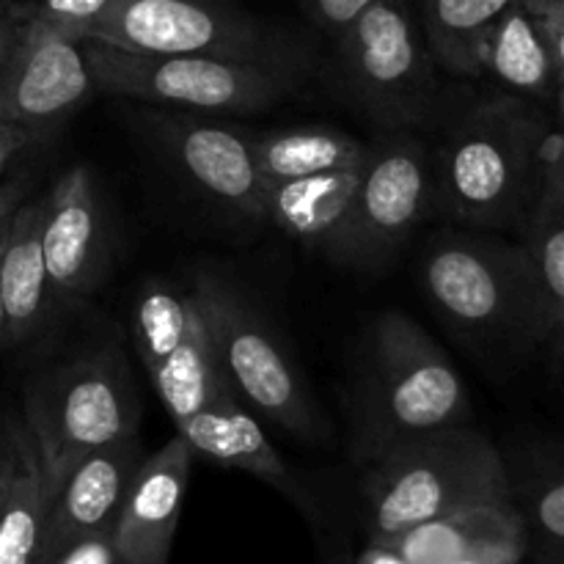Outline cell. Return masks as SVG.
Instances as JSON below:
<instances>
[{
	"instance_id": "obj_15",
	"label": "cell",
	"mask_w": 564,
	"mask_h": 564,
	"mask_svg": "<svg viewBox=\"0 0 564 564\" xmlns=\"http://www.w3.org/2000/svg\"><path fill=\"white\" fill-rule=\"evenodd\" d=\"M141 457V441L138 435H130L88 455L66 474L44 521L36 564H50L72 540L113 529L121 499Z\"/></svg>"
},
{
	"instance_id": "obj_11",
	"label": "cell",
	"mask_w": 564,
	"mask_h": 564,
	"mask_svg": "<svg viewBox=\"0 0 564 564\" xmlns=\"http://www.w3.org/2000/svg\"><path fill=\"white\" fill-rule=\"evenodd\" d=\"M154 147L209 202L248 220H264V180L259 174L253 132L213 113L152 108L138 113Z\"/></svg>"
},
{
	"instance_id": "obj_13",
	"label": "cell",
	"mask_w": 564,
	"mask_h": 564,
	"mask_svg": "<svg viewBox=\"0 0 564 564\" xmlns=\"http://www.w3.org/2000/svg\"><path fill=\"white\" fill-rule=\"evenodd\" d=\"M42 202V248L55 306H77L97 292L110 264L108 218L91 169H66Z\"/></svg>"
},
{
	"instance_id": "obj_38",
	"label": "cell",
	"mask_w": 564,
	"mask_h": 564,
	"mask_svg": "<svg viewBox=\"0 0 564 564\" xmlns=\"http://www.w3.org/2000/svg\"><path fill=\"white\" fill-rule=\"evenodd\" d=\"M3 350H9V336H6V314H3V303H0V352Z\"/></svg>"
},
{
	"instance_id": "obj_29",
	"label": "cell",
	"mask_w": 564,
	"mask_h": 564,
	"mask_svg": "<svg viewBox=\"0 0 564 564\" xmlns=\"http://www.w3.org/2000/svg\"><path fill=\"white\" fill-rule=\"evenodd\" d=\"M50 564H119L113 529H105V532H94L86 534V538L72 540L69 545H64V549L50 560Z\"/></svg>"
},
{
	"instance_id": "obj_4",
	"label": "cell",
	"mask_w": 564,
	"mask_h": 564,
	"mask_svg": "<svg viewBox=\"0 0 564 564\" xmlns=\"http://www.w3.org/2000/svg\"><path fill=\"white\" fill-rule=\"evenodd\" d=\"M364 507L372 543L466 507L516 505L507 463L471 424L405 441L369 463Z\"/></svg>"
},
{
	"instance_id": "obj_34",
	"label": "cell",
	"mask_w": 564,
	"mask_h": 564,
	"mask_svg": "<svg viewBox=\"0 0 564 564\" xmlns=\"http://www.w3.org/2000/svg\"><path fill=\"white\" fill-rule=\"evenodd\" d=\"M31 176H11V180L0 182V240H3L6 229H9L11 218L20 209V204L25 202L28 193H31Z\"/></svg>"
},
{
	"instance_id": "obj_8",
	"label": "cell",
	"mask_w": 564,
	"mask_h": 564,
	"mask_svg": "<svg viewBox=\"0 0 564 564\" xmlns=\"http://www.w3.org/2000/svg\"><path fill=\"white\" fill-rule=\"evenodd\" d=\"M336 39L341 86L386 130L430 119L438 80L419 0H372Z\"/></svg>"
},
{
	"instance_id": "obj_33",
	"label": "cell",
	"mask_w": 564,
	"mask_h": 564,
	"mask_svg": "<svg viewBox=\"0 0 564 564\" xmlns=\"http://www.w3.org/2000/svg\"><path fill=\"white\" fill-rule=\"evenodd\" d=\"M538 20L543 22L545 36L554 47L556 64H560L562 83H564V0H527Z\"/></svg>"
},
{
	"instance_id": "obj_39",
	"label": "cell",
	"mask_w": 564,
	"mask_h": 564,
	"mask_svg": "<svg viewBox=\"0 0 564 564\" xmlns=\"http://www.w3.org/2000/svg\"><path fill=\"white\" fill-rule=\"evenodd\" d=\"M452 564H521V562H496V560H463V562H452Z\"/></svg>"
},
{
	"instance_id": "obj_41",
	"label": "cell",
	"mask_w": 564,
	"mask_h": 564,
	"mask_svg": "<svg viewBox=\"0 0 564 564\" xmlns=\"http://www.w3.org/2000/svg\"><path fill=\"white\" fill-rule=\"evenodd\" d=\"M543 564H564V556H551V560H545Z\"/></svg>"
},
{
	"instance_id": "obj_9",
	"label": "cell",
	"mask_w": 564,
	"mask_h": 564,
	"mask_svg": "<svg viewBox=\"0 0 564 564\" xmlns=\"http://www.w3.org/2000/svg\"><path fill=\"white\" fill-rule=\"evenodd\" d=\"M83 39L127 53L218 55L301 72V53L229 0H119Z\"/></svg>"
},
{
	"instance_id": "obj_23",
	"label": "cell",
	"mask_w": 564,
	"mask_h": 564,
	"mask_svg": "<svg viewBox=\"0 0 564 564\" xmlns=\"http://www.w3.org/2000/svg\"><path fill=\"white\" fill-rule=\"evenodd\" d=\"M11 438L14 468L0 521V564H36L55 485L44 474L42 457L22 419H11Z\"/></svg>"
},
{
	"instance_id": "obj_16",
	"label": "cell",
	"mask_w": 564,
	"mask_h": 564,
	"mask_svg": "<svg viewBox=\"0 0 564 564\" xmlns=\"http://www.w3.org/2000/svg\"><path fill=\"white\" fill-rule=\"evenodd\" d=\"M378 543L394 549L408 564L521 562L527 554V518L516 505L466 507Z\"/></svg>"
},
{
	"instance_id": "obj_5",
	"label": "cell",
	"mask_w": 564,
	"mask_h": 564,
	"mask_svg": "<svg viewBox=\"0 0 564 564\" xmlns=\"http://www.w3.org/2000/svg\"><path fill=\"white\" fill-rule=\"evenodd\" d=\"M22 422L55 490L88 455L138 435L135 380L121 347L105 341L36 375Z\"/></svg>"
},
{
	"instance_id": "obj_18",
	"label": "cell",
	"mask_w": 564,
	"mask_h": 564,
	"mask_svg": "<svg viewBox=\"0 0 564 564\" xmlns=\"http://www.w3.org/2000/svg\"><path fill=\"white\" fill-rule=\"evenodd\" d=\"M538 270L549 312V356L564 369V130L556 127L545 143L543 176L534 193L521 237Z\"/></svg>"
},
{
	"instance_id": "obj_12",
	"label": "cell",
	"mask_w": 564,
	"mask_h": 564,
	"mask_svg": "<svg viewBox=\"0 0 564 564\" xmlns=\"http://www.w3.org/2000/svg\"><path fill=\"white\" fill-rule=\"evenodd\" d=\"M94 91L86 39L31 14L20 53L0 75V124L50 132Z\"/></svg>"
},
{
	"instance_id": "obj_3",
	"label": "cell",
	"mask_w": 564,
	"mask_h": 564,
	"mask_svg": "<svg viewBox=\"0 0 564 564\" xmlns=\"http://www.w3.org/2000/svg\"><path fill=\"white\" fill-rule=\"evenodd\" d=\"M468 422V389L444 347L408 314H380L356 394V463L369 466L405 441Z\"/></svg>"
},
{
	"instance_id": "obj_22",
	"label": "cell",
	"mask_w": 564,
	"mask_h": 564,
	"mask_svg": "<svg viewBox=\"0 0 564 564\" xmlns=\"http://www.w3.org/2000/svg\"><path fill=\"white\" fill-rule=\"evenodd\" d=\"M259 174L264 187L275 182L303 180L328 171L361 169L372 154V143L352 138L334 127H286L257 135L253 132Z\"/></svg>"
},
{
	"instance_id": "obj_30",
	"label": "cell",
	"mask_w": 564,
	"mask_h": 564,
	"mask_svg": "<svg viewBox=\"0 0 564 564\" xmlns=\"http://www.w3.org/2000/svg\"><path fill=\"white\" fill-rule=\"evenodd\" d=\"M372 0H301V9L319 31L339 36Z\"/></svg>"
},
{
	"instance_id": "obj_36",
	"label": "cell",
	"mask_w": 564,
	"mask_h": 564,
	"mask_svg": "<svg viewBox=\"0 0 564 564\" xmlns=\"http://www.w3.org/2000/svg\"><path fill=\"white\" fill-rule=\"evenodd\" d=\"M356 564H408V562L402 560L394 549H389V545L369 543V549L364 551L361 560H358Z\"/></svg>"
},
{
	"instance_id": "obj_28",
	"label": "cell",
	"mask_w": 564,
	"mask_h": 564,
	"mask_svg": "<svg viewBox=\"0 0 564 564\" xmlns=\"http://www.w3.org/2000/svg\"><path fill=\"white\" fill-rule=\"evenodd\" d=\"M529 518L551 540L564 545V468L545 477L529 496Z\"/></svg>"
},
{
	"instance_id": "obj_21",
	"label": "cell",
	"mask_w": 564,
	"mask_h": 564,
	"mask_svg": "<svg viewBox=\"0 0 564 564\" xmlns=\"http://www.w3.org/2000/svg\"><path fill=\"white\" fill-rule=\"evenodd\" d=\"M367 165L361 169L328 171L303 180L275 182L264 191V220L284 235L319 251L330 231L341 224Z\"/></svg>"
},
{
	"instance_id": "obj_24",
	"label": "cell",
	"mask_w": 564,
	"mask_h": 564,
	"mask_svg": "<svg viewBox=\"0 0 564 564\" xmlns=\"http://www.w3.org/2000/svg\"><path fill=\"white\" fill-rule=\"evenodd\" d=\"M516 0H419V20L435 64L455 77H482L490 31Z\"/></svg>"
},
{
	"instance_id": "obj_2",
	"label": "cell",
	"mask_w": 564,
	"mask_h": 564,
	"mask_svg": "<svg viewBox=\"0 0 564 564\" xmlns=\"http://www.w3.org/2000/svg\"><path fill=\"white\" fill-rule=\"evenodd\" d=\"M430 306L463 339L521 358L549 352L551 328L538 270L518 237L499 231H435L419 257Z\"/></svg>"
},
{
	"instance_id": "obj_40",
	"label": "cell",
	"mask_w": 564,
	"mask_h": 564,
	"mask_svg": "<svg viewBox=\"0 0 564 564\" xmlns=\"http://www.w3.org/2000/svg\"><path fill=\"white\" fill-rule=\"evenodd\" d=\"M17 0H0V11H6V9H11V6H14Z\"/></svg>"
},
{
	"instance_id": "obj_35",
	"label": "cell",
	"mask_w": 564,
	"mask_h": 564,
	"mask_svg": "<svg viewBox=\"0 0 564 564\" xmlns=\"http://www.w3.org/2000/svg\"><path fill=\"white\" fill-rule=\"evenodd\" d=\"M11 468H14V438H11V419L0 427V521H3L6 499H9Z\"/></svg>"
},
{
	"instance_id": "obj_20",
	"label": "cell",
	"mask_w": 564,
	"mask_h": 564,
	"mask_svg": "<svg viewBox=\"0 0 564 564\" xmlns=\"http://www.w3.org/2000/svg\"><path fill=\"white\" fill-rule=\"evenodd\" d=\"M482 77L499 91L518 94L540 105H554L562 72L543 22L527 0H516L490 31L482 50Z\"/></svg>"
},
{
	"instance_id": "obj_26",
	"label": "cell",
	"mask_w": 564,
	"mask_h": 564,
	"mask_svg": "<svg viewBox=\"0 0 564 564\" xmlns=\"http://www.w3.org/2000/svg\"><path fill=\"white\" fill-rule=\"evenodd\" d=\"M198 308L193 292H180L163 281H149L135 303L132 339L143 367L152 375L185 339Z\"/></svg>"
},
{
	"instance_id": "obj_7",
	"label": "cell",
	"mask_w": 564,
	"mask_h": 564,
	"mask_svg": "<svg viewBox=\"0 0 564 564\" xmlns=\"http://www.w3.org/2000/svg\"><path fill=\"white\" fill-rule=\"evenodd\" d=\"M94 88L152 108L196 113H262L284 99L301 72L218 55L127 53L86 39Z\"/></svg>"
},
{
	"instance_id": "obj_10",
	"label": "cell",
	"mask_w": 564,
	"mask_h": 564,
	"mask_svg": "<svg viewBox=\"0 0 564 564\" xmlns=\"http://www.w3.org/2000/svg\"><path fill=\"white\" fill-rule=\"evenodd\" d=\"M433 215V158L408 130L372 141L361 185L319 253L352 270H378Z\"/></svg>"
},
{
	"instance_id": "obj_17",
	"label": "cell",
	"mask_w": 564,
	"mask_h": 564,
	"mask_svg": "<svg viewBox=\"0 0 564 564\" xmlns=\"http://www.w3.org/2000/svg\"><path fill=\"white\" fill-rule=\"evenodd\" d=\"M42 213V198H25L0 242V303L9 347L36 339L58 312L44 264Z\"/></svg>"
},
{
	"instance_id": "obj_27",
	"label": "cell",
	"mask_w": 564,
	"mask_h": 564,
	"mask_svg": "<svg viewBox=\"0 0 564 564\" xmlns=\"http://www.w3.org/2000/svg\"><path fill=\"white\" fill-rule=\"evenodd\" d=\"M119 0H25L33 17L80 36L88 25L102 20Z\"/></svg>"
},
{
	"instance_id": "obj_37",
	"label": "cell",
	"mask_w": 564,
	"mask_h": 564,
	"mask_svg": "<svg viewBox=\"0 0 564 564\" xmlns=\"http://www.w3.org/2000/svg\"><path fill=\"white\" fill-rule=\"evenodd\" d=\"M551 113H554L556 127H562V130H564V83L560 86V91H556L554 105H551Z\"/></svg>"
},
{
	"instance_id": "obj_1",
	"label": "cell",
	"mask_w": 564,
	"mask_h": 564,
	"mask_svg": "<svg viewBox=\"0 0 564 564\" xmlns=\"http://www.w3.org/2000/svg\"><path fill=\"white\" fill-rule=\"evenodd\" d=\"M556 130L549 105L496 91L468 105L433 158V218L521 237Z\"/></svg>"
},
{
	"instance_id": "obj_19",
	"label": "cell",
	"mask_w": 564,
	"mask_h": 564,
	"mask_svg": "<svg viewBox=\"0 0 564 564\" xmlns=\"http://www.w3.org/2000/svg\"><path fill=\"white\" fill-rule=\"evenodd\" d=\"M174 427L191 444L193 455L207 457L224 468L248 471L284 494L301 496L286 463L235 394L218 397Z\"/></svg>"
},
{
	"instance_id": "obj_25",
	"label": "cell",
	"mask_w": 564,
	"mask_h": 564,
	"mask_svg": "<svg viewBox=\"0 0 564 564\" xmlns=\"http://www.w3.org/2000/svg\"><path fill=\"white\" fill-rule=\"evenodd\" d=\"M152 386L163 402L171 422L180 424L204 405H209L218 397L231 394L226 380L220 378L218 364L209 350L207 330H204L202 314H196L193 325L187 328L185 339L176 345V350L154 369Z\"/></svg>"
},
{
	"instance_id": "obj_6",
	"label": "cell",
	"mask_w": 564,
	"mask_h": 564,
	"mask_svg": "<svg viewBox=\"0 0 564 564\" xmlns=\"http://www.w3.org/2000/svg\"><path fill=\"white\" fill-rule=\"evenodd\" d=\"M191 292L207 330L209 350L231 394L295 438H328V422L306 380L240 290L218 273H202Z\"/></svg>"
},
{
	"instance_id": "obj_32",
	"label": "cell",
	"mask_w": 564,
	"mask_h": 564,
	"mask_svg": "<svg viewBox=\"0 0 564 564\" xmlns=\"http://www.w3.org/2000/svg\"><path fill=\"white\" fill-rule=\"evenodd\" d=\"M47 138V130H33L20 124H0V176L11 169L14 160H20L28 149L39 147Z\"/></svg>"
},
{
	"instance_id": "obj_14",
	"label": "cell",
	"mask_w": 564,
	"mask_h": 564,
	"mask_svg": "<svg viewBox=\"0 0 564 564\" xmlns=\"http://www.w3.org/2000/svg\"><path fill=\"white\" fill-rule=\"evenodd\" d=\"M193 457L180 433L141 457L113 523L119 564H169Z\"/></svg>"
},
{
	"instance_id": "obj_31",
	"label": "cell",
	"mask_w": 564,
	"mask_h": 564,
	"mask_svg": "<svg viewBox=\"0 0 564 564\" xmlns=\"http://www.w3.org/2000/svg\"><path fill=\"white\" fill-rule=\"evenodd\" d=\"M28 25H31V11H28L25 0H17L11 9L0 11V75L14 61V55L20 53Z\"/></svg>"
}]
</instances>
